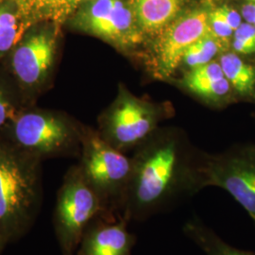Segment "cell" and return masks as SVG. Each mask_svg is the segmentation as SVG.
<instances>
[{"label":"cell","mask_w":255,"mask_h":255,"mask_svg":"<svg viewBox=\"0 0 255 255\" xmlns=\"http://www.w3.org/2000/svg\"><path fill=\"white\" fill-rule=\"evenodd\" d=\"M206 159L195 158L175 134L148 137L132 159L122 215L129 222H143L181 205L207 187Z\"/></svg>","instance_id":"cell-1"},{"label":"cell","mask_w":255,"mask_h":255,"mask_svg":"<svg viewBox=\"0 0 255 255\" xmlns=\"http://www.w3.org/2000/svg\"><path fill=\"white\" fill-rule=\"evenodd\" d=\"M39 202L33 169L0 146V236L6 241L20 236L34 219Z\"/></svg>","instance_id":"cell-2"},{"label":"cell","mask_w":255,"mask_h":255,"mask_svg":"<svg viewBox=\"0 0 255 255\" xmlns=\"http://www.w3.org/2000/svg\"><path fill=\"white\" fill-rule=\"evenodd\" d=\"M101 216L111 215L82 169L68 174L58 193L54 213L55 232L62 255H77L85 230Z\"/></svg>","instance_id":"cell-3"},{"label":"cell","mask_w":255,"mask_h":255,"mask_svg":"<svg viewBox=\"0 0 255 255\" xmlns=\"http://www.w3.org/2000/svg\"><path fill=\"white\" fill-rule=\"evenodd\" d=\"M82 173L111 216L122 215L132 171L128 159L105 139L87 135L83 141Z\"/></svg>","instance_id":"cell-4"},{"label":"cell","mask_w":255,"mask_h":255,"mask_svg":"<svg viewBox=\"0 0 255 255\" xmlns=\"http://www.w3.org/2000/svg\"><path fill=\"white\" fill-rule=\"evenodd\" d=\"M70 19L76 29L120 48L134 46L142 39L133 0H88Z\"/></svg>","instance_id":"cell-5"},{"label":"cell","mask_w":255,"mask_h":255,"mask_svg":"<svg viewBox=\"0 0 255 255\" xmlns=\"http://www.w3.org/2000/svg\"><path fill=\"white\" fill-rule=\"evenodd\" d=\"M206 185L221 188L246 211L255 224V145L207 156Z\"/></svg>","instance_id":"cell-6"},{"label":"cell","mask_w":255,"mask_h":255,"mask_svg":"<svg viewBox=\"0 0 255 255\" xmlns=\"http://www.w3.org/2000/svg\"><path fill=\"white\" fill-rule=\"evenodd\" d=\"M15 47L11 66L19 82L35 86L46 80L57 51L59 25L39 23Z\"/></svg>","instance_id":"cell-7"},{"label":"cell","mask_w":255,"mask_h":255,"mask_svg":"<svg viewBox=\"0 0 255 255\" xmlns=\"http://www.w3.org/2000/svg\"><path fill=\"white\" fill-rule=\"evenodd\" d=\"M210 11L198 8L178 16L164 28L155 47L158 72L169 76L180 65L193 43L211 32Z\"/></svg>","instance_id":"cell-8"},{"label":"cell","mask_w":255,"mask_h":255,"mask_svg":"<svg viewBox=\"0 0 255 255\" xmlns=\"http://www.w3.org/2000/svg\"><path fill=\"white\" fill-rule=\"evenodd\" d=\"M155 125L154 114L149 106L129 95H124L111 115L105 140L122 151L143 144L150 136Z\"/></svg>","instance_id":"cell-9"},{"label":"cell","mask_w":255,"mask_h":255,"mask_svg":"<svg viewBox=\"0 0 255 255\" xmlns=\"http://www.w3.org/2000/svg\"><path fill=\"white\" fill-rule=\"evenodd\" d=\"M13 134L19 146L36 154L62 152L70 147L74 140L70 128L62 119L39 113L20 117Z\"/></svg>","instance_id":"cell-10"},{"label":"cell","mask_w":255,"mask_h":255,"mask_svg":"<svg viewBox=\"0 0 255 255\" xmlns=\"http://www.w3.org/2000/svg\"><path fill=\"white\" fill-rule=\"evenodd\" d=\"M123 215L101 216L85 230L77 255H131L137 237Z\"/></svg>","instance_id":"cell-11"},{"label":"cell","mask_w":255,"mask_h":255,"mask_svg":"<svg viewBox=\"0 0 255 255\" xmlns=\"http://www.w3.org/2000/svg\"><path fill=\"white\" fill-rule=\"evenodd\" d=\"M18 8L27 27L39 23L59 25L71 18L88 0H10Z\"/></svg>","instance_id":"cell-12"},{"label":"cell","mask_w":255,"mask_h":255,"mask_svg":"<svg viewBox=\"0 0 255 255\" xmlns=\"http://www.w3.org/2000/svg\"><path fill=\"white\" fill-rule=\"evenodd\" d=\"M137 22L143 33L163 31L181 12L184 0H133Z\"/></svg>","instance_id":"cell-13"},{"label":"cell","mask_w":255,"mask_h":255,"mask_svg":"<svg viewBox=\"0 0 255 255\" xmlns=\"http://www.w3.org/2000/svg\"><path fill=\"white\" fill-rule=\"evenodd\" d=\"M182 233L205 255H255L253 252L230 245L199 217L188 219L182 226Z\"/></svg>","instance_id":"cell-14"},{"label":"cell","mask_w":255,"mask_h":255,"mask_svg":"<svg viewBox=\"0 0 255 255\" xmlns=\"http://www.w3.org/2000/svg\"><path fill=\"white\" fill-rule=\"evenodd\" d=\"M27 27L17 6L10 0H0V55L18 44Z\"/></svg>","instance_id":"cell-15"},{"label":"cell","mask_w":255,"mask_h":255,"mask_svg":"<svg viewBox=\"0 0 255 255\" xmlns=\"http://www.w3.org/2000/svg\"><path fill=\"white\" fill-rule=\"evenodd\" d=\"M219 64L232 87L243 96L255 95V67L232 52L221 55Z\"/></svg>","instance_id":"cell-16"},{"label":"cell","mask_w":255,"mask_h":255,"mask_svg":"<svg viewBox=\"0 0 255 255\" xmlns=\"http://www.w3.org/2000/svg\"><path fill=\"white\" fill-rule=\"evenodd\" d=\"M221 48L222 41L211 31L186 49L182 56V61L187 66L195 68L213 62V59L219 54Z\"/></svg>","instance_id":"cell-17"},{"label":"cell","mask_w":255,"mask_h":255,"mask_svg":"<svg viewBox=\"0 0 255 255\" xmlns=\"http://www.w3.org/2000/svg\"><path fill=\"white\" fill-rule=\"evenodd\" d=\"M183 83L194 94L212 100H219L225 97L231 90V84L226 78L219 81L197 80L185 76Z\"/></svg>","instance_id":"cell-18"},{"label":"cell","mask_w":255,"mask_h":255,"mask_svg":"<svg viewBox=\"0 0 255 255\" xmlns=\"http://www.w3.org/2000/svg\"><path fill=\"white\" fill-rule=\"evenodd\" d=\"M233 48L240 54L255 53V27L250 23H242L233 35Z\"/></svg>","instance_id":"cell-19"},{"label":"cell","mask_w":255,"mask_h":255,"mask_svg":"<svg viewBox=\"0 0 255 255\" xmlns=\"http://www.w3.org/2000/svg\"><path fill=\"white\" fill-rule=\"evenodd\" d=\"M209 23L210 28L213 34L218 37L222 42L228 41L234 35L235 31L230 27L227 20L225 19L219 8L210 11Z\"/></svg>","instance_id":"cell-20"},{"label":"cell","mask_w":255,"mask_h":255,"mask_svg":"<svg viewBox=\"0 0 255 255\" xmlns=\"http://www.w3.org/2000/svg\"><path fill=\"white\" fill-rule=\"evenodd\" d=\"M186 77L197 80L211 81H219L225 78L221 65L217 62H210L208 64L192 68L191 71L186 75Z\"/></svg>","instance_id":"cell-21"},{"label":"cell","mask_w":255,"mask_h":255,"mask_svg":"<svg viewBox=\"0 0 255 255\" xmlns=\"http://www.w3.org/2000/svg\"><path fill=\"white\" fill-rule=\"evenodd\" d=\"M219 9L222 12V14L224 15L225 19L227 20L230 27H232V29L234 31H236L238 27L242 24V21H241L242 15H240L236 9L228 7V6L219 7Z\"/></svg>","instance_id":"cell-22"},{"label":"cell","mask_w":255,"mask_h":255,"mask_svg":"<svg viewBox=\"0 0 255 255\" xmlns=\"http://www.w3.org/2000/svg\"><path fill=\"white\" fill-rule=\"evenodd\" d=\"M11 108L9 101L6 100L4 94L0 90V127L3 126L10 117Z\"/></svg>","instance_id":"cell-23"},{"label":"cell","mask_w":255,"mask_h":255,"mask_svg":"<svg viewBox=\"0 0 255 255\" xmlns=\"http://www.w3.org/2000/svg\"><path fill=\"white\" fill-rule=\"evenodd\" d=\"M241 15L247 23H250L255 27V1H252L242 7Z\"/></svg>","instance_id":"cell-24"},{"label":"cell","mask_w":255,"mask_h":255,"mask_svg":"<svg viewBox=\"0 0 255 255\" xmlns=\"http://www.w3.org/2000/svg\"><path fill=\"white\" fill-rule=\"evenodd\" d=\"M7 241L3 238V237H1L0 236V252H1V250H2V248L4 247V245H5V243H6Z\"/></svg>","instance_id":"cell-25"},{"label":"cell","mask_w":255,"mask_h":255,"mask_svg":"<svg viewBox=\"0 0 255 255\" xmlns=\"http://www.w3.org/2000/svg\"><path fill=\"white\" fill-rule=\"evenodd\" d=\"M251 1H255V0H251Z\"/></svg>","instance_id":"cell-26"}]
</instances>
